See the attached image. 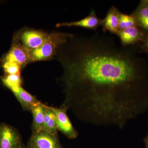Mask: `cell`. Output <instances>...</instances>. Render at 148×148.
Instances as JSON below:
<instances>
[{
	"instance_id": "cell-1",
	"label": "cell",
	"mask_w": 148,
	"mask_h": 148,
	"mask_svg": "<svg viewBox=\"0 0 148 148\" xmlns=\"http://www.w3.org/2000/svg\"><path fill=\"white\" fill-rule=\"evenodd\" d=\"M135 48L98 33L72 34L60 47L55 57L64 70L67 100L85 121L122 128L138 113L148 65Z\"/></svg>"
},
{
	"instance_id": "cell-2",
	"label": "cell",
	"mask_w": 148,
	"mask_h": 148,
	"mask_svg": "<svg viewBox=\"0 0 148 148\" xmlns=\"http://www.w3.org/2000/svg\"><path fill=\"white\" fill-rule=\"evenodd\" d=\"M72 35L61 32L49 33L47 39L42 45L29 52L31 63L49 61L54 58L60 47L66 42Z\"/></svg>"
},
{
	"instance_id": "cell-3",
	"label": "cell",
	"mask_w": 148,
	"mask_h": 148,
	"mask_svg": "<svg viewBox=\"0 0 148 148\" xmlns=\"http://www.w3.org/2000/svg\"><path fill=\"white\" fill-rule=\"evenodd\" d=\"M49 34L42 30L24 28L16 32L13 40L18 42L30 52L42 45L47 39Z\"/></svg>"
},
{
	"instance_id": "cell-4",
	"label": "cell",
	"mask_w": 148,
	"mask_h": 148,
	"mask_svg": "<svg viewBox=\"0 0 148 148\" xmlns=\"http://www.w3.org/2000/svg\"><path fill=\"white\" fill-rule=\"evenodd\" d=\"M54 113L56 118V125L58 130L61 131L69 139H75L77 137L78 133L74 128L69 116L66 113L67 108L63 107L60 108L47 106Z\"/></svg>"
},
{
	"instance_id": "cell-5",
	"label": "cell",
	"mask_w": 148,
	"mask_h": 148,
	"mask_svg": "<svg viewBox=\"0 0 148 148\" xmlns=\"http://www.w3.org/2000/svg\"><path fill=\"white\" fill-rule=\"evenodd\" d=\"M29 52L19 42L13 40L10 49L6 54L3 62L9 61L16 63L22 70L28 64L31 63Z\"/></svg>"
},
{
	"instance_id": "cell-6",
	"label": "cell",
	"mask_w": 148,
	"mask_h": 148,
	"mask_svg": "<svg viewBox=\"0 0 148 148\" xmlns=\"http://www.w3.org/2000/svg\"><path fill=\"white\" fill-rule=\"evenodd\" d=\"M0 148H24L19 133L8 125H0Z\"/></svg>"
},
{
	"instance_id": "cell-7",
	"label": "cell",
	"mask_w": 148,
	"mask_h": 148,
	"mask_svg": "<svg viewBox=\"0 0 148 148\" xmlns=\"http://www.w3.org/2000/svg\"><path fill=\"white\" fill-rule=\"evenodd\" d=\"M30 148H62L57 136L49 134L44 130L32 133L29 142Z\"/></svg>"
},
{
	"instance_id": "cell-8",
	"label": "cell",
	"mask_w": 148,
	"mask_h": 148,
	"mask_svg": "<svg viewBox=\"0 0 148 148\" xmlns=\"http://www.w3.org/2000/svg\"><path fill=\"white\" fill-rule=\"evenodd\" d=\"M146 34L140 27L135 26L126 29H120L116 35L119 38L123 46L127 47L142 42Z\"/></svg>"
},
{
	"instance_id": "cell-9",
	"label": "cell",
	"mask_w": 148,
	"mask_h": 148,
	"mask_svg": "<svg viewBox=\"0 0 148 148\" xmlns=\"http://www.w3.org/2000/svg\"><path fill=\"white\" fill-rule=\"evenodd\" d=\"M103 19L98 18L95 11L92 10L86 17L71 22H64L56 24V27H80L86 29L96 30L101 26Z\"/></svg>"
},
{
	"instance_id": "cell-10",
	"label": "cell",
	"mask_w": 148,
	"mask_h": 148,
	"mask_svg": "<svg viewBox=\"0 0 148 148\" xmlns=\"http://www.w3.org/2000/svg\"><path fill=\"white\" fill-rule=\"evenodd\" d=\"M10 90L25 110L31 111L32 108L40 102L34 96L21 87V86L12 88Z\"/></svg>"
},
{
	"instance_id": "cell-11",
	"label": "cell",
	"mask_w": 148,
	"mask_h": 148,
	"mask_svg": "<svg viewBox=\"0 0 148 148\" xmlns=\"http://www.w3.org/2000/svg\"><path fill=\"white\" fill-rule=\"evenodd\" d=\"M120 11L115 6L109 9L105 18L103 19L101 27L104 32H108L116 35L119 30V16Z\"/></svg>"
},
{
	"instance_id": "cell-12",
	"label": "cell",
	"mask_w": 148,
	"mask_h": 148,
	"mask_svg": "<svg viewBox=\"0 0 148 148\" xmlns=\"http://www.w3.org/2000/svg\"><path fill=\"white\" fill-rule=\"evenodd\" d=\"M138 27L148 34V0L141 1L138 7L132 13Z\"/></svg>"
},
{
	"instance_id": "cell-13",
	"label": "cell",
	"mask_w": 148,
	"mask_h": 148,
	"mask_svg": "<svg viewBox=\"0 0 148 148\" xmlns=\"http://www.w3.org/2000/svg\"><path fill=\"white\" fill-rule=\"evenodd\" d=\"M45 110L44 104L40 102L31 110L33 116V133H38L43 130Z\"/></svg>"
},
{
	"instance_id": "cell-14",
	"label": "cell",
	"mask_w": 148,
	"mask_h": 148,
	"mask_svg": "<svg viewBox=\"0 0 148 148\" xmlns=\"http://www.w3.org/2000/svg\"><path fill=\"white\" fill-rule=\"evenodd\" d=\"M138 26L137 21L134 15L131 14L120 12L119 16V30L127 29Z\"/></svg>"
},
{
	"instance_id": "cell-15",
	"label": "cell",
	"mask_w": 148,
	"mask_h": 148,
	"mask_svg": "<svg viewBox=\"0 0 148 148\" xmlns=\"http://www.w3.org/2000/svg\"><path fill=\"white\" fill-rule=\"evenodd\" d=\"M2 81L3 84L10 89L12 88L21 86L22 83V79L21 75H6L2 78Z\"/></svg>"
},
{
	"instance_id": "cell-16",
	"label": "cell",
	"mask_w": 148,
	"mask_h": 148,
	"mask_svg": "<svg viewBox=\"0 0 148 148\" xmlns=\"http://www.w3.org/2000/svg\"><path fill=\"white\" fill-rule=\"evenodd\" d=\"M3 68L6 75H21V71L22 70L18 64L9 61L3 62Z\"/></svg>"
},
{
	"instance_id": "cell-17",
	"label": "cell",
	"mask_w": 148,
	"mask_h": 148,
	"mask_svg": "<svg viewBox=\"0 0 148 148\" xmlns=\"http://www.w3.org/2000/svg\"><path fill=\"white\" fill-rule=\"evenodd\" d=\"M57 130L56 118L54 114L45 127H44L43 130L51 135L57 136Z\"/></svg>"
},
{
	"instance_id": "cell-18",
	"label": "cell",
	"mask_w": 148,
	"mask_h": 148,
	"mask_svg": "<svg viewBox=\"0 0 148 148\" xmlns=\"http://www.w3.org/2000/svg\"><path fill=\"white\" fill-rule=\"evenodd\" d=\"M141 49L148 53V34H146L143 41L140 43Z\"/></svg>"
},
{
	"instance_id": "cell-19",
	"label": "cell",
	"mask_w": 148,
	"mask_h": 148,
	"mask_svg": "<svg viewBox=\"0 0 148 148\" xmlns=\"http://www.w3.org/2000/svg\"><path fill=\"white\" fill-rule=\"evenodd\" d=\"M146 143H147V147H148V136H147V138H146Z\"/></svg>"
},
{
	"instance_id": "cell-20",
	"label": "cell",
	"mask_w": 148,
	"mask_h": 148,
	"mask_svg": "<svg viewBox=\"0 0 148 148\" xmlns=\"http://www.w3.org/2000/svg\"><path fill=\"white\" fill-rule=\"evenodd\" d=\"M30 148L29 147V148Z\"/></svg>"
}]
</instances>
